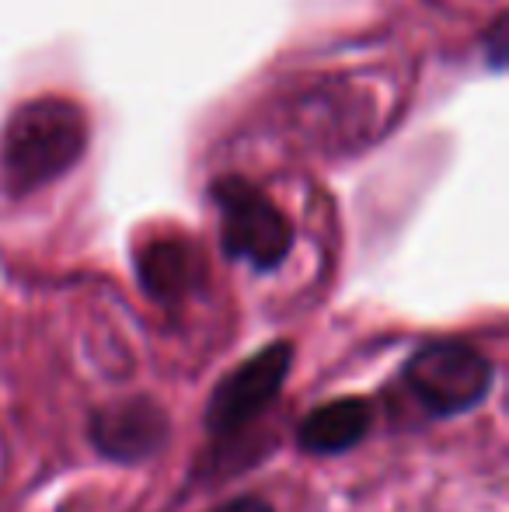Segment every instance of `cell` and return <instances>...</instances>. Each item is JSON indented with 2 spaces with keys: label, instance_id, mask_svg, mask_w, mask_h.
I'll use <instances>...</instances> for the list:
<instances>
[{
  "label": "cell",
  "instance_id": "1",
  "mask_svg": "<svg viewBox=\"0 0 509 512\" xmlns=\"http://www.w3.org/2000/svg\"><path fill=\"white\" fill-rule=\"evenodd\" d=\"M88 150V115L60 95H39L11 112L0 136V175L14 196L42 189Z\"/></svg>",
  "mask_w": 509,
  "mask_h": 512
},
{
  "label": "cell",
  "instance_id": "2",
  "mask_svg": "<svg viewBox=\"0 0 509 512\" xmlns=\"http://www.w3.org/2000/svg\"><path fill=\"white\" fill-rule=\"evenodd\" d=\"M496 366L482 349L454 338L426 342L405 363V387L433 418L468 415L492 394Z\"/></svg>",
  "mask_w": 509,
  "mask_h": 512
},
{
  "label": "cell",
  "instance_id": "3",
  "mask_svg": "<svg viewBox=\"0 0 509 512\" xmlns=\"http://www.w3.org/2000/svg\"><path fill=\"white\" fill-rule=\"evenodd\" d=\"M213 203L220 213V244L234 262H248L269 272L290 255L293 223L276 199L241 175H227L213 185Z\"/></svg>",
  "mask_w": 509,
  "mask_h": 512
},
{
  "label": "cell",
  "instance_id": "4",
  "mask_svg": "<svg viewBox=\"0 0 509 512\" xmlns=\"http://www.w3.org/2000/svg\"><path fill=\"white\" fill-rule=\"evenodd\" d=\"M290 366H293V345L283 342V338L234 366L210 394V405H206L203 415L206 432L213 439H231L241 429H248L276 401V394L283 391L286 377H290Z\"/></svg>",
  "mask_w": 509,
  "mask_h": 512
},
{
  "label": "cell",
  "instance_id": "5",
  "mask_svg": "<svg viewBox=\"0 0 509 512\" xmlns=\"http://www.w3.org/2000/svg\"><path fill=\"white\" fill-rule=\"evenodd\" d=\"M91 443L109 460L143 464L171 443L168 411L143 394L109 401L91 415Z\"/></svg>",
  "mask_w": 509,
  "mask_h": 512
},
{
  "label": "cell",
  "instance_id": "6",
  "mask_svg": "<svg viewBox=\"0 0 509 512\" xmlns=\"http://www.w3.org/2000/svg\"><path fill=\"white\" fill-rule=\"evenodd\" d=\"M203 255L199 248L182 234L154 237L136 255V276L150 300L157 304H178L203 283Z\"/></svg>",
  "mask_w": 509,
  "mask_h": 512
},
{
  "label": "cell",
  "instance_id": "7",
  "mask_svg": "<svg viewBox=\"0 0 509 512\" xmlns=\"http://www.w3.org/2000/svg\"><path fill=\"white\" fill-rule=\"evenodd\" d=\"M374 408L367 398H335L304 415L297 429V446L311 457H339L367 439Z\"/></svg>",
  "mask_w": 509,
  "mask_h": 512
},
{
  "label": "cell",
  "instance_id": "8",
  "mask_svg": "<svg viewBox=\"0 0 509 512\" xmlns=\"http://www.w3.org/2000/svg\"><path fill=\"white\" fill-rule=\"evenodd\" d=\"M220 512H276L265 499H258V495H241V499L227 502Z\"/></svg>",
  "mask_w": 509,
  "mask_h": 512
}]
</instances>
